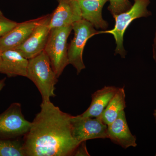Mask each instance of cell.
<instances>
[{
	"mask_svg": "<svg viewBox=\"0 0 156 156\" xmlns=\"http://www.w3.org/2000/svg\"><path fill=\"white\" fill-rule=\"evenodd\" d=\"M41 108L23 137L26 156H73L80 143L73 136L72 115L50 100L42 101Z\"/></svg>",
	"mask_w": 156,
	"mask_h": 156,
	"instance_id": "1",
	"label": "cell"
},
{
	"mask_svg": "<svg viewBox=\"0 0 156 156\" xmlns=\"http://www.w3.org/2000/svg\"></svg>",
	"mask_w": 156,
	"mask_h": 156,
	"instance_id": "25",
	"label": "cell"
},
{
	"mask_svg": "<svg viewBox=\"0 0 156 156\" xmlns=\"http://www.w3.org/2000/svg\"><path fill=\"white\" fill-rule=\"evenodd\" d=\"M72 27L74 36L68 47V58L69 63L76 69L79 74L86 68L83 58L85 45L90 38L98 34L99 31L90 23L83 19L74 23Z\"/></svg>",
	"mask_w": 156,
	"mask_h": 156,
	"instance_id": "5",
	"label": "cell"
},
{
	"mask_svg": "<svg viewBox=\"0 0 156 156\" xmlns=\"http://www.w3.org/2000/svg\"><path fill=\"white\" fill-rule=\"evenodd\" d=\"M110 4L108 10L113 17L129 10L131 3L128 0H108Z\"/></svg>",
	"mask_w": 156,
	"mask_h": 156,
	"instance_id": "17",
	"label": "cell"
},
{
	"mask_svg": "<svg viewBox=\"0 0 156 156\" xmlns=\"http://www.w3.org/2000/svg\"><path fill=\"white\" fill-rule=\"evenodd\" d=\"M6 78H4L2 80H0V92L2 91V89L5 86V82Z\"/></svg>",
	"mask_w": 156,
	"mask_h": 156,
	"instance_id": "21",
	"label": "cell"
},
{
	"mask_svg": "<svg viewBox=\"0 0 156 156\" xmlns=\"http://www.w3.org/2000/svg\"><path fill=\"white\" fill-rule=\"evenodd\" d=\"M80 6L82 18L90 23L95 28L106 30L108 23L103 19V6L108 0H77Z\"/></svg>",
	"mask_w": 156,
	"mask_h": 156,
	"instance_id": "13",
	"label": "cell"
},
{
	"mask_svg": "<svg viewBox=\"0 0 156 156\" xmlns=\"http://www.w3.org/2000/svg\"><path fill=\"white\" fill-rule=\"evenodd\" d=\"M107 135L112 142L125 149L137 146L136 136L132 134L128 127L125 110L120 113L113 122L108 125Z\"/></svg>",
	"mask_w": 156,
	"mask_h": 156,
	"instance_id": "11",
	"label": "cell"
},
{
	"mask_svg": "<svg viewBox=\"0 0 156 156\" xmlns=\"http://www.w3.org/2000/svg\"><path fill=\"white\" fill-rule=\"evenodd\" d=\"M119 88L114 86H105L95 91L92 95V101L89 107L81 116L99 118Z\"/></svg>",
	"mask_w": 156,
	"mask_h": 156,
	"instance_id": "14",
	"label": "cell"
},
{
	"mask_svg": "<svg viewBox=\"0 0 156 156\" xmlns=\"http://www.w3.org/2000/svg\"><path fill=\"white\" fill-rule=\"evenodd\" d=\"M126 97L124 87L119 88L101 116L102 122L107 126L113 122L120 113L126 108Z\"/></svg>",
	"mask_w": 156,
	"mask_h": 156,
	"instance_id": "15",
	"label": "cell"
},
{
	"mask_svg": "<svg viewBox=\"0 0 156 156\" xmlns=\"http://www.w3.org/2000/svg\"><path fill=\"white\" fill-rule=\"evenodd\" d=\"M134 4L128 11L114 16L115 20L114 27L108 30L101 31L98 34H110L115 41V54H119L122 58L126 57V50L123 45L124 34L129 26L134 20L140 17H147L151 15L147 10L150 0H134Z\"/></svg>",
	"mask_w": 156,
	"mask_h": 156,
	"instance_id": "3",
	"label": "cell"
},
{
	"mask_svg": "<svg viewBox=\"0 0 156 156\" xmlns=\"http://www.w3.org/2000/svg\"><path fill=\"white\" fill-rule=\"evenodd\" d=\"M155 156H156V154H155Z\"/></svg>",
	"mask_w": 156,
	"mask_h": 156,
	"instance_id": "24",
	"label": "cell"
},
{
	"mask_svg": "<svg viewBox=\"0 0 156 156\" xmlns=\"http://www.w3.org/2000/svg\"><path fill=\"white\" fill-rule=\"evenodd\" d=\"M31 123L23 114L21 104L12 103L0 114V137H23L29 131Z\"/></svg>",
	"mask_w": 156,
	"mask_h": 156,
	"instance_id": "6",
	"label": "cell"
},
{
	"mask_svg": "<svg viewBox=\"0 0 156 156\" xmlns=\"http://www.w3.org/2000/svg\"><path fill=\"white\" fill-rule=\"evenodd\" d=\"M153 58L156 64V28L152 44Z\"/></svg>",
	"mask_w": 156,
	"mask_h": 156,
	"instance_id": "20",
	"label": "cell"
},
{
	"mask_svg": "<svg viewBox=\"0 0 156 156\" xmlns=\"http://www.w3.org/2000/svg\"><path fill=\"white\" fill-rule=\"evenodd\" d=\"M26 77L32 81L41 95L42 101L56 96L55 85L58 82L50 59L44 51L29 59Z\"/></svg>",
	"mask_w": 156,
	"mask_h": 156,
	"instance_id": "2",
	"label": "cell"
},
{
	"mask_svg": "<svg viewBox=\"0 0 156 156\" xmlns=\"http://www.w3.org/2000/svg\"><path fill=\"white\" fill-rule=\"evenodd\" d=\"M71 124L73 137L80 143L89 140L107 138V126L101 117L72 116Z\"/></svg>",
	"mask_w": 156,
	"mask_h": 156,
	"instance_id": "7",
	"label": "cell"
},
{
	"mask_svg": "<svg viewBox=\"0 0 156 156\" xmlns=\"http://www.w3.org/2000/svg\"><path fill=\"white\" fill-rule=\"evenodd\" d=\"M28 62L29 59L15 49L3 51L0 73L5 74L9 78L17 76L26 77Z\"/></svg>",
	"mask_w": 156,
	"mask_h": 156,
	"instance_id": "12",
	"label": "cell"
},
{
	"mask_svg": "<svg viewBox=\"0 0 156 156\" xmlns=\"http://www.w3.org/2000/svg\"><path fill=\"white\" fill-rule=\"evenodd\" d=\"M0 156H26L23 137H0Z\"/></svg>",
	"mask_w": 156,
	"mask_h": 156,
	"instance_id": "16",
	"label": "cell"
},
{
	"mask_svg": "<svg viewBox=\"0 0 156 156\" xmlns=\"http://www.w3.org/2000/svg\"><path fill=\"white\" fill-rule=\"evenodd\" d=\"M73 156H90L86 145V141L80 143L74 152Z\"/></svg>",
	"mask_w": 156,
	"mask_h": 156,
	"instance_id": "19",
	"label": "cell"
},
{
	"mask_svg": "<svg viewBox=\"0 0 156 156\" xmlns=\"http://www.w3.org/2000/svg\"><path fill=\"white\" fill-rule=\"evenodd\" d=\"M18 23L5 17L0 10V37L9 32L17 25Z\"/></svg>",
	"mask_w": 156,
	"mask_h": 156,
	"instance_id": "18",
	"label": "cell"
},
{
	"mask_svg": "<svg viewBox=\"0 0 156 156\" xmlns=\"http://www.w3.org/2000/svg\"><path fill=\"white\" fill-rule=\"evenodd\" d=\"M50 17L51 14L45 15L25 41L14 49L23 57L29 59L44 50L50 33Z\"/></svg>",
	"mask_w": 156,
	"mask_h": 156,
	"instance_id": "8",
	"label": "cell"
},
{
	"mask_svg": "<svg viewBox=\"0 0 156 156\" xmlns=\"http://www.w3.org/2000/svg\"><path fill=\"white\" fill-rule=\"evenodd\" d=\"M2 52L0 50V64H1V62H2Z\"/></svg>",
	"mask_w": 156,
	"mask_h": 156,
	"instance_id": "23",
	"label": "cell"
},
{
	"mask_svg": "<svg viewBox=\"0 0 156 156\" xmlns=\"http://www.w3.org/2000/svg\"><path fill=\"white\" fill-rule=\"evenodd\" d=\"M153 116L154 118L155 122L156 124V108L154 110L153 112Z\"/></svg>",
	"mask_w": 156,
	"mask_h": 156,
	"instance_id": "22",
	"label": "cell"
},
{
	"mask_svg": "<svg viewBox=\"0 0 156 156\" xmlns=\"http://www.w3.org/2000/svg\"><path fill=\"white\" fill-rule=\"evenodd\" d=\"M72 30V26L51 29L44 50L58 78L69 64L67 41Z\"/></svg>",
	"mask_w": 156,
	"mask_h": 156,
	"instance_id": "4",
	"label": "cell"
},
{
	"mask_svg": "<svg viewBox=\"0 0 156 156\" xmlns=\"http://www.w3.org/2000/svg\"><path fill=\"white\" fill-rule=\"evenodd\" d=\"M45 16L17 23L9 32L0 37L1 51L14 49L25 42Z\"/></svg>",
	"mask_w": 156,
	"mask_h": 156,
	"instance_id": "10",
	"label": "cell"
},
{
	"mask_svg": "<svg viewBox=\"0 0 156 156\" xmlns=\"http://www.w3.org/2000/svg\"><path fill=\"white\" fill-rule=\"evenodd\" d=\"M58 5L51 14L49 28L72 26L83 19L77 0H58Z\"/></svg>",
	"mask_w": 156,
	"mask_h": 156,
	"instance_id": "9",
	"label": "cell"
}]
</instances>
